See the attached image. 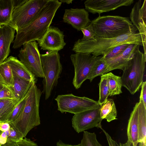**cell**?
I'll list each match as a JSON object with an SVG mask.
<instances>
[{
	"label": "cell",
	"mask_w": 146,
	"mask_h": 146,
	"mask_svg": "<svg viewBox=\"0 0 146 146\" xmlns=\"http://www.w3.org/2000/svg\"><path fill=\"white\" fill-rule=\"evenodd\" d=\"M62 3L57 0H49L38 16L27 26L17 32L13 48H17L27 42L41 38L50 26Z\"/></svg>",
	"instance_id": "cell-1"
},
{
	"label": "cell",
	"mask_w": 146,
	"mask_h": 146,
	"mask_svg": "<svg viewBox=\"0 0 146 146\" xmlns=\"http://www.w3.org/2000/svg\"><path fill=\"white\" fill-rule=\"evenodd\" d=\"M137 29L117 37L95 38L91 40L79 39L74 43L72 50L76 52L90 53L95 57L103 56L115 47L124 44L143 46L141 36Z\"/></svg>",
	"instance_id": "cell-2"
},
{
	"label": "cell",
	"mask_w": 146,
	"mask_h": 146,
	"mask_svg": "<svg viewBox=\"0 0 146 146\" xmlns=\"http://www.w3.org/2000/svg\"><path fill=\"white\" fill-rule=\"evenodd\" d=\"M42 93L36 83H33L26 95L25 103L22 113L12 123L23 137L31 129L40 124L39 107Z\"/></svg>",
	"instance_id": "cell-3"
},
{
	"label": "cell",
	"mask_w": 146,
	"mask_h": 146,
	"mask_svg": "<svg viewBox=\"0 0 146 146\" xmlns=\"http://www.w3.org/2000/svg\"><path fill=\"white\" fill-rule=\"evenodd\" d=\"M95 38H110L131 32L137 28L128 17L100 15L91 21Z\"/></svg>",
	"instance_id": "cell-4"
},
{
	"label": "cell",
	"mask_w": 146,
	"mask_h": 146,
	"mask_svg": "<svg viewBox=\"0 0 146 146\" xmlns=\"http://www.w3.org/2000/svg\"><path fill=\"white\" fill-rule=\"evenodd\" d=\"M139 48L125 67L121 77L122 86L132 95L139 91L143 82L146 59Z\"/></svg>",
	"instance_id": "cell-5"
},
{
	"label": "cell",
	"mask_w": 146,
	"mask_h": 146,
	"mask_svg": "<svg viewBox=\"0 0 146 146\" xmlns=\"http://www.w3.org/2000/svg\"><path fill=\"white\" fill-rule=\"evenodd\" d=\"M40 60L44 75L42 83L43 92L47 100L50 96L54 88L58 82L62 72V66L58 51H48L40 54Z\"/></svg>",
	"instance_id": "cell-6"
},
{
	"label": "cell",
	"mask_w": 146,
	"mask_h": 146,
	"mask_svg": "<svg viewBox=\"0 0 146 146\" xmlns=\"http://www.w3.org/2000/svg\"><path fill=\"white\" fill-rule=\"evenodd\" d=\"M49 0H27L14 8L8 25L16 31L27 26L38 15Z\"/></svg>",
	"instance_id": "cell-7"
},
{
	"label": "cell",
	"mask_w": 146,
	"mask_h": 146,
	"mask_svg": "<svg viewBox=\"0 0 146 146\" xmlns=\"http://www.w3.org/2000/svg\"><path fill=\"white\" fill-rule=\"evenodd\" d=\"M99 57L90 53L76 52L71 55L70 59L74 69L72 83L76 89L79 88L88 79L93 66Z\"/></svg>",
	"instance_id": "cell-8"
},
{
	"label": "cell",
	"mask_w": 146,
	"mask_h": 146,
	"mask_svg": "<svg viewBox=\"0 0 146 146\" xmlns=\"http://www.w3.org/2000/svg\"><path fill=\"white\" fill-rule=\"evenodd\" d=\"M57 110L62 113L74 114L100 105L98 102L86 97H79L72 94L58 95L55 99Z\"/></svg>",
	"instance_id": "cell-9"
},
{
	"label": "cell",
	"mask_w": 146,
	"mask_h": 146,
	"mask_svg": "<svg viewBox=\"0 0 146 146\" xmlns=\"http://www.w3.org/2000/svg\"><path fill=\"white\" fill-rule=\"evenodd\" d=\"M18 56L20 61L36 77L44 76L40 60V54L38 43L35 41L23 45Z\"/></svg>",
	"instance_id": "cell-10"
},
{
	"label": "cell",
	"mask_w": 146,
	"mask_h": 146,
	"mask_svg": "<svg viewBox=\"0 0 146 146\" xmlns=\"http://www.w3.org/2000/svg\"><path fill=\"white\" fill-rule=\"evenodd\" d=\"M101 106L99 105L74 114L72 119V126L78 133L94 127H102L103 120L100 115Z\"/></svg>",
	"instance_id": "cell-11"
},
{
	"label": "cell",
	"mask_w": 146,
	"mask_h": 146,
	"mask_svg": "<svg viewBox=\"0 0 146 146\" xmlns=\"http://www.w3.org/2000/svg\"><path fill=\"white\" fill-rule=\"evenodd\" d=\"M63 32L57 27L50 26L40 39L37 40L41 49L48 51H58L62 49L66 44Z\"/></svg>",
	"instance_id": "cell-12"
},
{
	"label": "cell",
	"mask_w": 146,
	"mask_h": 146,
	"mask_svg": "<svg viewBox=\"0 0 146 146\" xmlns=\"http://www.w3.org/2000/svg\"><path fill=\"white\" fill-rule=\"evenodd\" d=\"M131 21L138 31L142 41L144 54L146 59V0L136 2L130 15Z\"/></svg>",
	"instance_id": "cell-13"
},
{
	"label": "cell",
	"mask_w": 146,
	"mask_h": 146,
	"mask_svg": "<svg viewBox=\"0 0 146 146\" xmlns=\"http://www.w3.org/2000/svg\"><path fill=\"white\" fill-rule=\"evenodd\" d=\"M134 2L133 0H87L84 2L87 11L99 16L102 13L110 11L123 6H128Z\"/></svg>",
	"instance_id": "cell-14"
},
{
	"label": "cell",
	"mask_w": 146,
	"mask_h": 146,
	"mask_svg": "<svg viewBox=\"0 0 146 146\" xmlns=\"http://www.w3.org/2000/svg\"><path fill=\"white\" fill-rule=\"evenodd\" d=\"M88 12L84 8H70L65 10L63 21L70 25L78 31L88 26L91 21Z\"/></svg>",
	"instance_id": "cell-15"
},
{
	"label": "cell",
	"mask_w": 146,
	"mask_h": 146,
	"mask_svg": "<svg viewBox=\"0 0 146 146\" xmlns=\"http://www.w3.org/2000/svg\"><path fill=\"white\" fill-rule=\"evenodd\" d=\"M140 46L135 44H129L125 50L119 55L112 58L104 59L107 66L106 73L115 69L123 70L135 50Z\"/></svg>",
	"instance_id": "cell-16"
},
{
	"label": "cell",
	"mask_w": 146,
	"mask_h": 146,
	"mask_svg": "<svg viewBox=\"0 0 146 146\" xmlns=\"http://www.w3.org/2000/svg\"><path fill=\"white\" fill-rule=\"evenodd\" d=\"M15 30L8 25H2L0 28V64L8 56L10 46L13 41Z\"/></svg>",
	"instance_id": "cell-17"
},
{
	"label": "cell",
	"mask_w": 146,
	"mask_h": 146,
	"mask_svg": "<svg viewBox=\"0 0 146 146\" xmlns=\"http://www.w3.org/2000/svg\"><path fill=\"white\" fill-rule=\"evenodd\" d=\"M4 61L9 64L13 73L17 76L35 83L36 82V78L17 57L11 56Z\"/></svg>",
	"instance_id": "cell-18"
},
{
	"label": "cell",
	"mask_w": 146,
	"mask_h": 146,
	"mask_svg": "<svg viewBox=\"0 0 146 146\" xmlns=\"http://www.w3.org/2000/svg\"><path fill=\"white\" fill-rule=\"evenodd\" d=\"M138 106L137 102L131 113L127 127L128 140L133 146H137L139 143Z\"/></svg>",
	"instance_id": "cell-19"
},
{
	"label": "cell",
	"mask_w": 146,
	"mask_h": 146,
	"mask_svg": "<svg viewBox=\"0 0 146 146\" xmlns=\"http://www.w3.org/2000/svg\"><path fill=\"white\" fill-rule=\"evenodd\" d=\"M13 74L14 84L11 88L16 98L20 101L25 96L32 84L35 83L20 78L14 73Z\"/></svg>",
	"instance_id": "cell-20"
},
{
	"label": "cell",
	"mask_w": 146,
	"mask_h": 146,
	"mask_svg": "<svg viewBox=\"0 0 146 146\" xmlns=\"http://www.w3.org/2000/svg\"><path fill=\"white\" fill-rule=\"evenodd\" d=\"M100 106V115L101 119H106L108 122L117 119V111L112 99L107 98Z\"/></svg>",
	"instance_id": "cell-21"
},
{
	"label": "cell",
	"mask_w": 146,
	"mask_h": 146,
	"mask_svg": "<svg viewBox=\"0 0 146 146\" xmlns=\"http://www.w3.org/2000/svg\"><path fill=\"white\" fill-rule=\"evenodd\" d=\"M139 143H146V108L141 100L138 102Z\"/></svg>",
	"instance_id": "cell-22"
},
{
	"label": "cell",
	"mask_w": 146,
	"mask_h": 146,
	"mask_svg": "<svg viewBox=\"0 0 146 146\" xmlns=\"http://www.w3.org/2000/svg\"><path fill=\"white\" fill-rule=\"evenodd\" d=\"M20 102L17 99H0V122H7L13 110Z\"/></svg>",
	"instance_id": "cell-23"
},
{
	"label": "cell",
	"mask_w": 146,
	"mask_h": 146,
	"mask_svg": "<svg viewBox=\"0 0 146 146\" xmlns=\"http://www.w3.org/2000/svg\"><path fill=\"white\" fill-rule=\"evenodd\" d=\"M13 9V0H0V26L8 24Z\"/></svg>",
	"instance_id": "cell-24"
},
{
	"label": "cell",
	"mask_w": 146,
	"mask_h": 146,
	"mask_svg": "<svg viewBox=\"0 0 146 146\" xmlns=\"http://www.w3.org/2000/svg\"><path fill=\"white\" fill-rule=\"evenodd\" d=\"M109 89V96L119 95L122 93L121 77L110 72L106 74Z\"/></svg>",
	"instance_id": "cell-25"
},
{
	"label": "cell",
	"mask_w": 146,
	"mask_h": 146,
	"mask_svg": "<svg viewBox=\"0 0 146 146\" xmlns=\"http://www.w3.org/2000/svg\"><path fill=\"white\" fill-rule=\"evenodd\" d=\"M0 81L6 86L10 87L13 86V73L9 66L5 61L0 64Z\"/></svg>",
	"instance_id": "cell-26"
},
{
	"label": "cell",
	"mask_w": 146,
	"mask_h": 146,
	"mask_svg": "<svg viewBox=\"0 0 146 146\" xmlns=\"http://www.w3.org/2000/svg\"><path fill=\"white\" fill-rule=\"evenodd\" d=\"M102 57V56H100L92 68L88 79L90 82H92L95 77L98 76H101L106 74L107 66Z\"/></svg>",
	"instance_id": "cell-27"
},
{
	"label": "cell",
	"mask_w": 146,
	"mask_h": 146,
	"mask_svg": "<svg viewBox=\"0 0 146 146\" xmlns=\"http://www.w3.org/2000/svg\"><path fill=\"white\" fill-rule=\"evenodd\" d=\"M99 98L98 102L102 105L109 96V89L106 74L102 75L99 84Z\"/></svg>",
	"instance_id": "cell-28"
},
{
	"label": "cell",
	"mask_w": 146,
	"mask_h": 146,
	"mask_svg": "<svg viewBox=\"0 0 146 146\" xmlns=\"http://www.w3.org/2000/svg\"><path fill=\"white\" fill-rule=\"evenodd\" d=\"M83 132L82 138L79 144L81 146H102L97 140L95 133L87 131Z\"/></svg>",
	"instance_id": "cell-29"
},
{
	"label": "cell",
	"mask_w": 146,
	"mask_h": 146,
	"mask_svg": "<svg viewBox=\"0 0 146 146\" xmlns=\"http://www.w3.org/2000/svg\"><path fill=\"white\" fill-rule=\"evenodd\" d=\"M26 98V95L17 105L9 117L7 122L13 123L19 117L24 107Z\"/></svg>",
	"instance_id": "cell-30"
},
{
	"label": "cell",
	"mask_w": 146,
	"mask_h": 146,
	"mask_svg": "<svg viewBox=\"0 0 146 146\" xmlns=\"http://www.w3.org/2000/svg\"><path fill=\"white\" fill-rule=\"evenodd\" d=\"M129 44H124L116 46L102 56V58L106 60L114 58L122 53Z\"/></svg>",
	"instance_id": "cell-31"
},
{
	"label": "cell",
	"mask_w": 146,
	"mask_h": 146,
	"mask_svg": "<svg viewBox=\"0 0 146 146\" xmlns=\"http://www.w3.org/2000/svg\"><path fill=\"white\" fill-rule=\"evenodd\" d=\"M10 123V127L5 131L7 137V141H17L21 140L24 138L22 135L19 132L12 123Z\"/></svg>",
	"instance_id": "cell-32"
},
{
	"label": "cell",
	"mask_w": 146,
	"mask_h": 146,
	"mask_svg": "<svg viewBox=\"0 0 146 146\" xmlns=\"http://www.w3.org/2000/svg\"><path fill=\"white\" fill-rule=\"evenodd\" d=\"M0 146H38L37 144L30 139L25 137L17 141H9Z\"/></svg>",
	"instance_id": "cell-33"
},
{
	"label": "cell",
	"mask_w": 146,
	"mask_h": 146,
	"mask_svg": "<svg viewBox=\"0 0 146 146\" xmlns=\"http://www.w3.org/2000/svg\"><path fill=\"white\" fill-rule=\"evenodd\" d=\"M0 99H16L11 87L5 84L3 88L0 90Z\"/></svg>",
	"instance_id": "cell-34"
},
{
	"label": "cell",
	"mask_w": 146,
	"mask_h": 146,
	"mask_svg": "<svg viewBox=\"0 0 146 146\" xmlns=\"http://www.w3.org/2000/svg\"><path fill=\"white\" fill-rule=\"evenodd\" d=\"M83 34V37L81 40H91L94 39L95 34L92 25L90 24L81 30Z\"/></svg>",
	"instance_id": "cell-35"
},
{
	"label": "cell",
	"mask_w": 146,
	"mask_h": 146,
	"mask_svg": "<svg viewBox=\"0 0 146 146\" xmlns=\"http://www.w3.org/2000/svg\"><path fill=\"white\" fill-rule=\"evenodd\" d=\"M139 98V100H141L144 107L146 108V82H143Z\"/></svg>",
	"instance_id": "cell-36"
},
{
	"label": "cell",
	"mask_w": 146,
	"mask_h": 146,
	"mask_svg": "<svg viewBox=\"0 0 146 146\" xmlns=\"http://www.w3.org/2000/svg\"><path fill=\"white\" fill-rule=\"evenodd\" d=\"M101 129L104 133L107 140L109 146H117L118 144L117 142L113 140L110 135L102 127Z\"/></svg>",
	"instance_id": "cell-37"
},
{
	"label": "cell",
	"mask_w": 146,
	"mask_h": 146,
	"mask_svg": "<svg viewBox=\"0 0 146 146\" xmlns=\"http://www.w3.org/2000/svg\"><path fill=\"white\" fill-rule=\"evenodd\" d=\"M10 127V124L8 122H0V131L2 132L7 131Z\"/></svg>",
	"instance_id": "cell-38"
},
{
	"label": "cell",
	"mask_w": 146,
	"mask_h": 146,
	"mask_svg": "<svg viewBox=\"0 0 146 146\" xmlns=\"http://www.w3.org/2000/svg\"><path fill=\"white\" fill-rule=\"evenodd\" d=\"M7 137L5 131L3 132L0 135V144L3 145L7 141Z\"/></svg>",
	"instance_id": "cell-39"
},
{
	"label": "cell",
	"mask_w": 146,
	"mask_h": 146,
	"mask_svg": "<svg viewBox=\"0 0 146 146\" xmlns=\"http://www.w3.org/2000/svg\"><path fill=\"white\" fill-rule=\"evenodd\" d=\"M27 0H13L14 8L20 6L25 2Z\"/></svg>",
	"instance_id": "cell-40"
},
{
	"label": "cell",
	"mask_w": 146,
	"mask_h": 146,
	"mask_svg": "<svg viewBox=\"0 0 146 146\" xmlns=\"http://www.w3.org/2000/svg\"><path fill=\"white\" fill-rule=\"evenodd\" d=\"M56 146H81L80 144L77 145H72L66 144L63 142L61 140H59L56 143Z\"/></svg>",
	"instance_id": "cell-41"
},
{
	"label": "cell",
	"mask_w": 146,
	"mask_h": 146,
	"mask_svg": "<svg viewBox=\"0 0 146 146\" xmlns=\"http://www.w3.org/2000/svg\"><path fill=\"white\" fill-rule=\"evenodd\" d=\"M117 146H133V145L132 143L127 140V141L124 143H119V145L118 144Z\"/></svg>",
	"instance_id": "cell-42"
},
{
	"label": "cell",
	"mask_w": 146,
	"mask_h": 146,
	"mask_svg": "<svg viewBox=\"0 0 146 146\" xmlns=\"http://www.w3.org/2000/svg\"><path fill=\"white\" fill-rule=\"evenodd\" d=\"M73 1V0H59V1H60L62 3H66L68 4H70V3H72V2Z\"/></svg>",
	"instance_id": "cell-43"
},
{
	"label": "cell",
	"mask_w": 146,
	"mask_h": 146,
	"mask_svg": "<svg viewBox=\"0 0 146 146\" xmlns=\"http://www.w3.org/2000/svg\"><path fill=\"white\" fill-rule=\"evenodd\" d=\"M139 143V146H146V143L140 142Z\"/></svg>",
	"instance_id": "cell-44"
},
{
	"label": "cell",
	"mask_w": 146,
	"mask_h": 146,
	"mask_svg": "<svg viewBox=\"0 0 146 146\" xmlns=\"http://www.w3.org/2000/svg\"><path fill=\"white\" fill-rule=\"evenodd\" d=\"M4 84L2 83L0 81V90L3 88Z\"/></svg>",
	"instance_id": "cell-45"
},
{
	"label": "cell",
	"mask_w": 146,
	"mask_h": 146,
	"mask_svg": "<svg viewBox=\"0 0 146 146\" xmlns=\"http://www.w3.org/2000/svg\"><path fill=\"white\" fill-rule=\"evenodd\" d=\"M3 132L0 131V135Z\"/></svg>",
	"instance_id": "cell-46"
},
{
	"label": "cell",
	"mask_w": 146,
	"mask_h": 146,
	"mask_svg": "<svg viewBox=\"0 0 146 146\" xmlns=\"http://www.w3.org/2000/svg\"><path fill=\"white\" fill-rule=\"evenodd\" d=\"M1 27V26H0V27Z\"/></svg>",
	"instance_id": "cell-47"
},
{
	"label": "cell",
	"mask_w": 146,
	"mask_h": 146,
	"mask_svg": "<svg viewBox=\"0 0 146 146\" xmlns=\"http://www.w3.org/2000/svg\"><path fill=\"white\" fill-rule=\"evenodd\" d=\"M1 145V144H0V145Z\"/></svg>",
	"instance_id": "cell-48"
}]
</instances>
